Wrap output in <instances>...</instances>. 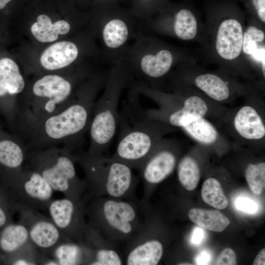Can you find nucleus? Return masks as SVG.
<instances>
[{
	"mask_svg": "<svg viewBox=\"0 0 265 265\" xmlns=\"http://www.w3.org/2000/svg\"><path fill=\"white\" fill-rule=\"evenodd\" d=\"M109 68L98 70L81 86L73 100L51 115L17 125V135L27 150L62 147L73 155L84 151L94 103L103 90Z\"/></svg>",
	"mask_w": 265,
	"mask_h": 265,
	"instance_id": "obj_1",
	"label": "nucleus"
},
{
	"mask_svg": "<svg viewBox=\"0 0 265 265\" xmlns=\"http://www.w3.org/2000/svg\"><path fill=\"white\" fill-rule=\"evenodd\" d=\"M97 70L84 64L62 72L38 75L19 97L15 126L57 113L75 98L83 83Z\"/></svg>",
	"mask_w": 265,
	"mask_h": 265,
	"instance_id": "obj_2",
	"label": "nucleus"
},
{
	"mask_svg": "<svg viewBox=\"0 0 265 265\" xmlns=\"http://www.w3.org/2000/svg\"><path fill=\"white\" fill-rule=\"evenodd\" d=\"M128 88L118 111V138L111 157L139 172L160 140L165 128L147 116L141 104L140 95Z\"/></svg>",
	"mask_w": 265,
	"mask_h": 265,
	"instance_id": "obj_3",
	"label": "nucleus"
},
{
	"mask_svg": "<svg viewBox=\"0 0 265 265\" xmlns=\"http://www.w3.org/2000/svg\"><path fill=\"white\" fill-rule=\"evenodd\" d=\"M74 156L84 174L86 203L101 196L138 199L136 189L139 178L130 166L105 154H90L84 150Z\"/></svg>",
	"mask_w": 265,
	"mask_h": 265,
	"instance_id": "obj_4",
	"label": "nucleus"
},
{
	"mask_svg": "<svg viewBox=\"0 0 265 265\" xmlns=\"http://www.w3.org/2000/svg\"><path fill=\"white\" fill-rule=\"evenodd\" d=\"M149 208L139 199L95 197L86 203V221L108 240L124 244L141 227Z\"/></svg>",
	"mask_w": 265,
	"mask_h": 265,
	"instance_id": "obj_5",
	"label": "nucleus"
},
{
	"mask_svg": "<svg viewBox=\"0 0 265 265\" xmlns=\"http://www.w3.org/2000/svg\"><path fill=\"white\" fill-rule=\"evenodd\" d=\"M129 83L123 59L110 65L102 94L94 105L88 132L90 142L87 153L105 154L108 150L118 128L120 99Z\"/></svg>",
	"mask_w": 265,
	"mask_h": 265,
	"instance_id": "obj_6",
	"label": "nucleus"
},
{
	"mask_svg": "<svg viewBox=\"0 0 265 265\" xmlns=\"http://www.w3.org/2000/svg\"><path fill=\"white\" fill-rule=\"evenodd\" d=\"M25 163L40 174L54 191L75 201L83 199L86 183L78 176L75 157L67 149L53 147L28 150Z\"/></svg>",
	"mask_w": 265,
	"mask_h": 265,
	"instance_id": "obj_7",
	"label": "nucleus"
},
{
	"mask_svg": "<svg viewBox=\"0 0 265 265\" xmlns=\"http://www.w3.org/2000/svg\"><path fill=\"white\" fill-rule=\"evenodd\" d=\"M141 22L135 16L104 14L89 21L88 28L98 47L100 57L110 65L123 59L141 32Z\"/></svg>",
	"mask_w": 265,
	"mask_h": 265,
	"instance_id": "obj_8",
	"label": "nucleus"
},
{
	"mask_svg": "<svg viewBox=\"0 0 265 265\" xmlns=\"http://www.w3.org/2000/svg\"><path fill=\"white\" fill-rule=\"evenodd\" d=\"M174 57L168 49L156 50L150 37L140 32L129 47L123 59L130 83L136 82L151 87L164 77L173 65Z\"/></svg>",
	"mask_w": 265,
	"mask_h": 265,
	"instance_id": "obj_9",
	"label": "nucleus"
},
{
	"mask_svg": "<svg viewBox=\"0 0 265 265\" xmlns=\"http://www.w3.org/2000/svg\"><path fill=\"white\" fill-rule=\"evenodd\" d=\"M89 57H100L95 39L87 28L73 38L52 43L39 57L38 75L62 73L85 64L82 62Z\"/></svg>",
	"mask_w": 265,
	"mask_h": 265,
	"instance_id": "obj_10",
	"label": "nucleus"
},
{
	"mask_svg": "<svg viewBox=\"0 0 265 265\" xmlns=\"http://www.w3.org/2000/svg\"><path fill=\"white\" fill-rule=\"evenodd\" d=\"M7 170L5 180L8 191L21 210L47 211L54 191L42 176L27 167Z\"/></svg>",
	"mask_w": 265,
	"mask_h": 265,
	"instance_id": "obj_11",
	"label": "nucleus"
},
{
	"mask_svg": "<svg viewBox=\"0 0 265 265\" xmlns=\"http://www.w3.org/2000/svg\"><path fill=\"white\" fill-rule=\"evenodd\" d=\"M19 212V222L26 227L30 242L41 254L51 257L58 245L73 240L60 231L50 217L39 211L24 208Z\"/></svg>",
	"mask_w": 265,
	"mask_h": 265,
	"instance_id": "obj_12",
	"label": "nucleus"
},
{
	"mask_svg": "<svg viewBox=\"0 0 265 265\" xmlns=\"http://www.w3.org/2000/svg\"><path fill=\"white\" fill-rule=\"evenodd\" d=\"M47 211L50 217L60 231L72 240L83 243V235L87 223L86 202L65 197L53 200Z\"/></svg>",
	"mask_w": 265,
	"mask_h": 265,
	"instance_id": "obj_13",
	"label": "nucleus"
},
{
	"mask_svg": "<svg viewBox=\"0 0 265 265\" xmlns=\"http://www.w3.org/2000/svg\"><path fill=\"white\" fill-rule=\"evenodd\" d=\"M171 144L160 140L139 172L143 186V202L148 199L154 186L166 179L174 171L177 157Z\"/></svg>",
	"mask_w": 265,
	"mask_h": 265,
	"instance_id": "obj_14",
	"label": "nucleus"
},
{
	"mask_svg": "<svg viewBox=\"0 0 265 265\" xmlns=\"http://www.w3.org/2000/svg\"><path fill=\"white\" fill-rule=\"evenodd\" d=\"M89 21L53 19L41 14L30 24L29 30L32 36L39 42L52 43L60 38L76 35L88 28Z\"/></svg>",
	"mask_w": 265,
	"mask_h": 265,
	"instance_id": "obj_15",
	"label": "nucleus"
},
{
	"mask_svg": "<svg viewBox=\"0 0 265 265\" xmlns=\"http://www.w3.org/2000/svg\"><path fill=\"white\" fill-rule=\"evenodd\" d=\"M83 243L91 253L90 265H125L123 252L119 245L105 238L87 222L83 235Z\"/></svg>",
	"mask_w": 265,
	"mask_h": 265,
	"instance_id": "obj_16",
	"label": "nucleus"
},
{
	"mask_svg": "<svg viewBox=\"0 0 265 265\" xmlns=\"http://www.w3.org/2000/svg\"><path fill=\"white\" fill-rule=\"evenodd\" d=\"M26 85V81L17 63L10 57L0 58V99L9 100L16 115L19 98Z\"/></svg>",
	"mask_w": 265,
	"mask_h": 265,
	"instance_id": "obj_17",
	"label": "nucleus"
},
{
	"mask_svg": "<svg viewBox=\"0 0 265 265\" xmlns=\"http://www.w3.org/2000/svg\"><path fill=\"white\" fill-rule=\"evenodd\" d=\"M243 31L237 20L230 19L220 25L216 41V49L223 58L232 60L238 57L242 50Z\"/></svg>",
	"mask_w": 265,
	"mask_h": 265,
	"instance_id": "obj_18",
	"label": "nucleus"
},
{
	"mask_svg": "<svg viewBox=\"0 0 265 265\" xmlns=\"http://www.w3.org/2000/svg\"><path fill=\"white\" fill-rule=\"evenodd\" d=\"M208 110L207 105L204 100L198 96H193L186 99L182 107L171 112H157L150 109L145 111L147 116L151 118L167 114V117H165L169 125L183 128L204 117Z\"/></svg>",
	"mask_w": 265,
	"mask_h": 265,
	"instance_id": "obj_19",
	"label": "nucleus"
},
{
	"mask_svg": "<svg viewBox=\"0 0 265 265\" xmlns=\"http://www.w3.org/2000/svg\"><path fill=\"white\" fill-rule=\"evenodd\" d=\"M234 125L242 137L249 140H258L265 135V127L256 110L252 106L242 107L236 114Z\"/></svg>",
	"mask_w": 265,
	"mask_h": 265,
	"instance_id": "obj_20",
	"label": "nucleus"
},
{
	"mask_svg": "<svg viewBox=\"0 0 265 265\" xmlns=\"http://www.w3.org/2000/svg\"><path fill=\"white\" fill-rule=\"evenodd\" d=\"M27 149L17 135L0 139V164L6 169H18L26 163Z\"/></svg>",
	"mask_w": 265,
	"mask_h": 265,
	"instance_id": "obj_21",
	"label": "nucleus"
},
{
	"mask_svg": "<svg viewBox=\"0 0 265 265\" xmlns=\"http://www.w3.org/2000/svg\"><path fill=\"white\" fill-rule=\"evenodd\" d=\"M51 257L58 265H88L91 260V253L83 243L70 240L58 245Z\"/></svg>",
	"mask_w": 265,
	"mask_h": 265,
	"instance_id": "obj_22",
	"label": "nucleus"
},
{
	"mask_svg": "<svg viewBox=\"0 0 265 265\" xmlns=\"http://www.w3.org/2000/svg\"><path fill=\"white\" fill-rule=\"evenodd\" d=\"M29 242L27 229L19 222L7 224L0 232V248L5 253L12 255Z\"/></svg>",
	"mask_w": 265,
	"mask_h": 265,
	"instance_id": "obj_23",
	"label": "nucleus"
},
{
	"mask_svg": "<svg viewBox=\"0 0 265 265\" xmlns=\"http://www.w3.org/2000/svg\"><path fill=\"white\" fill-rule=\"evenodd\" d=\"M188 217L204 229L216 232L224 231L230 224L229 219L217 210L193 208L188 212Z\"/></svg>",
	"mask_w": 265,
	"mask_h": 265,
	"instance_id": "obj_24",
	"label": "nucleus"
},
{
	"mask_svg": "<svg viewBox=\"0 0 265 265\" xmlns=\"http://www.w3.org/2000/svg\"><path fill=\"white\" fill-rule=\"evenodd\" d=\"M196 85L214 100L222 101L230 95L227 83L218 76L206 74L198 76L195 80Z\"/></svg>",
	"mask_w": 265,
	"mask_h": 265,
	"instance_id": "obj_25",
	"label": "nucleus"
},
{
	"mask_svg": "<svg viewBox=\"0 0 265 265\" xmlns=\"http://www.w3.org/2000/svg\"><path fill=\"white\" fill-rule=\"evenodd\" d=\"M265 33L254 26H249L243 34L242 50L261 62L265 61Z\"/></svg>",
	"mask_w": 265,
	"mask_h": 265,
	"instance_id": "obj_26",
	"label": "nucleus"
},
{
	"mask_svg": "<svg viewBox=\"0 0 265 265\" xmlns=\"http://www.w3.org/2000/svg\"><path fill=\"white\" fill-rule=\"evenodd\" d=\"M178 177L180 183L186 190L195 189L199 182L201 172L199 166L192 158H183L178 165Z\"/></svg>",
	"mask_w": 265,
	"mask_h": 265,
	"instance_id": "obj_27",
	"label": "nucleus"
},
{
	"mask_svg": "<svg viewBox=\"0 0 265 265\" xmlns=\"http://www.w3.org/2000/svg\"><path fill=\"white\" fill-rule=\"evenodd\" d=\"M197 30V21L192 12L187 9H182L176 13L173 23V30L178 37L184 40L192 39L196 35Z\"/></svg>",
	"mask_w": 265,
	"mask_h": 265,
	"instance_id": "obj_28",
	"label": "nucleus"
},
{
	"mask_svg": "<svg viewBox=\"0 0 265 265\" xmlns=\"http://www.w3.org/2000/svg\"><path fill=\"white\" fill-rule=\"evenodd\" d=\"M183 129L192 137L203 144H212L217 138L216 129L204 117L193 121Z\"/></svg>",
	"mask_w": 265,
	"mask_h": 265,
	"instance_id": "obj_29",
	"label": "nucleus"
},
{
	"mask_svg": "<svg viewBox=\"0 0 265 265\" xmlns=\"http://www.w3.org/2000/svg\"><path fill=\"white\" fill-rule=\"evenodd\" d=\"M201 196L206 203L217 209H224L228 205L221 184L214 178H210L204 182Z\"/></svg>",
	"mask_w": 265,
	"mask_h": 265,
	"instance_id": "obj_30",
	"label": "nucleus"
},
{
	"mask_svg": "<svg viewBox=\"0 0 265 265\" xmlns=\"http://www.w3.org/2000/svg\"><path fill=\"white\" fill-rule=\"evenodd\" d=\"M245 178L251 190L256 195L262 194L265 187V163L249 164L245 170Z\"/></svg>",
	"mask_w": 265,
	"mask_h": 265,
	"instance_id": "obj_31",
	"label": "nucleus"
},
{
	"mask_svg": "<svg viewBox=\"0 0 265 265\" xmlns=\"http://www.w3.org/2000/svg\"><path fill=\"white\" fill-rule=\"evenodd\" d=\"M11 265H39L41 254L29 242L24 247L12 254Z\"/></svg>",
	"mask_w": 265,
	"mask_h": 265,
	"instance_id": "obj_32",
	"label": "nucleus"
},
{
	"mask_svg": "<svg viewBox=\"0 0 265 265\" xmlns=\"http://www.w3.org/2000/svg\"><path fill=\"white\" fill-rule=\"evenodd\" d=\"M235 208L238 211L248 214H255L259 211V204L247 196H239L235 200Z\"/></svg>",
	"mask_w": 265,
	"mask_h": 265,
	"instance_id": "obj_33",
	"label": "nucleus"
},
{
	"mask_svg": "<svg viewBox=\"0 0 265 265\" xmlns=\"http://www.w3.org/2000/svg\"><path fill=\"white\" fill-rule=\"evenodd\" d=\"M0 201V229H2L10 221V218L15 212H19L21 208L17 203H14L5 207Z\"/></svg>",
	"mask_w": 265,
	"mask_h": 265,
	"instance_id": "obj_34",
	"label": "nucleus"
},
{
	"mask_svg": "<svg viewBox=\"0 0 265 265\" xmlns=\"http://www.w3.org/2000/svg\"><path fill=\"white\" fill-rule=\"evenodd\" d=\"M237 257L234 251L230 248L224 249L217 259L215 264L217 265H237Z\"/></svg>",
	"mask_w": 265,
	"mask_h": 265,
	"instance_id": "obj_35",
	"label": "nucleus"
},
{
	"mask_svg": "<svg viewBox=\"0 0 265 265\" xmlns=\"http://www.w3.org/2000/svg\"><path fill=\"white\" fill-rule=\"evenodd\" d=\"M206 231L204 229L197 226L192 230L190 236V242L192 244L198 246L201 244L206 238Z\"/></svg>",
	"mask_w": 265,
	"mask_h": 265,
	"instance_id": "obj_36",
	"label": "nucleus"
},
{
	"mask_svg": "<svg viewBox=\"0 0 265 265\" xmlns=\"http://www.w3.org/2000/svg\"><path fill=\"white\" fill-rule=\"evenodd\" d=\"M212 259V252L207 249L200 251L195 258L196 265H209Z\"/></svg>",
	"mask_w": 265,
	"mask_h": 265,
	"instance_id": "obj_37",
	"label": "nucleus"
},
{
	"mask_svg": "<svg viewBox=\"0 0 265 265\" xmlns=\"http://www.w3.org/2000/svg\"><path fill=\"white\" fill-rule=\"evenodd\" d=\"M258 16L263 22H265V0H252Z\"/></svg>",
	"mask_w": 265,
	"mask_h": 265,
	"instance_id": "obj_38",
	"label": "nucleus"
},
{
	"mask_svg": "<svg viewBox=\"0 0 265 265\" xmlns=\"http://www.w3.org/2000/svg\"><path fill=\"white\" fill-rule=\"evenodd\" d=\"M253 265H265V249H262L257 255L253 263Z\"/></svg>",
	"mask_w": 265,
	"mask_h": 265,
	"instance_id": "obj_39",
	"label": "nucleus"
},
{
	"mask_svg": "<svg viewBox=\"0 0 265 265\" xmlns=\"http://www.w3.org/2000/svg\"><path fill=\"white\" fill-rule=\"evenodd\" d=\"M12 0H0V9H3Z\"/></svg>",
	"mask_w": 265,
	"mask_h": 265,
	"instance_id": "obj_40",
	"label": "nucleus"
}]
</instances>
